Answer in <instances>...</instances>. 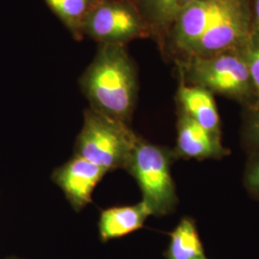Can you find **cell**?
Segmentation results:
<instances>
[{"instance_id":"cell-1","label":"cell","mask_w":259,"mask_h":259,"mask_svg":"<svg viewBox=\"0 0 259 259\" xmlns=\"http://www.w3.org/2000/svg\"><path fill=\"white\" fill-rule=\"evenodd\" d=\"M80 85L90 108L129 124L137 100L138 74L126 47L99 45Z\"/></svg>"},{"instance_id":"cell-2","label":"cell","mask_w":259,"mask_h":259,"mask_svg":"<svg viewBox=\"0 0 259 259\" xmlns=\"http://www.w3.org/2000/svg\"><path fill=\"white\" fill-rule=\"evenodd\" d=\"M139 138L129 124L112 119L89 108L75 144V156L83 157L107 172L126 169Z\"/></svg>"},{"instance_id":"cell-3","label":"cell","mask_w":259,"mask_h":259,"mask_svg":"<svg viewBox=\"0 0 259 259\" xmlns=\"http://www.w3.org/2000/svg\"><path fill=\"white\" fill-rule=\"evenodd\" d=\"M183 61L181 72L185 83L239 101H248L255 95L245 47L213 55L196 56Z\"/></svg>"},{"instance_id":"cell-4","label":"cell","mask_w":259,"mask_h":259,"mask_svg":"<svg viewBox=\"0 0 259 259\" xmlns=\"http://www.w3.org/2000/svg\"><path fill=\"white\" fill-rule=\"evenodd\" d=\"M174 153L139 139L125 170L137 181L142 202L152 215L164 216L177 203L176 188L171 175Z\"/></svg>"},{"instance_id":"cell-5","label":"cell","mask_w":259,"mask_h":259,"mask_svg":"<svg viewBox=\"0 0 259 259\" xmlns=\"http://www.w3.org/2000/svg\"><path fill=\"white\" fill-rule=\"evenodd\" d=\"M83 33L99 45L124 47L136 38L150 36L132 0H96L85 18Z\"/></svg>"},{"instance_id":"cell-6","label":"cell","mask_w":259,"mask_h":259,"mask_svg":"<svg viewBox=\"0 0 259 259\" xmlns=\"http://www.w3.org/2000/svg\"><path fill=\"white\" fill-rule=\"evenodd\" d=\"M232 0H196L185 8L174 21L165 39L185 59L195 44L211 26Z\"/></svg>"},{"instance_id":"cell-7","label":"cell","mask_w":259,"mask_h":259,"mask_svg":"<svg viewBox=\"0 0 259 259\" xmlns=\"http://www.w3.org/2000/svg\"><path fill=\"white\" fill-rule=\"evenodd\" d=\"M108 172L100 166L75 156L52 174V180L64 192L73 209L79 211L92 202L93 191Z\"/></svg>"},{"instance_id":"cell-8","label":"cell","mask_w":259,"mask_h":259,"mask_svg":"<svg viewBox=\"0 0 259 259\" xmlns=\"http://www.w3.org/2000/svg\"><path fill=\"white\" fill-rule=\"evenodd\" d=\"M176 152L187 158L220 157L228 153L221 143V137L208 132L184 113H181L178 121Z\"/></svg>"},{"instance_id":"cell-9","label":"cell","mask_w":259,"mask_h":259,"mask_svg":"<svg viewBox=\"0 0 259 259\" xmlns=\"http://www.w3.org/2000/svg\"><path fill=\"white\" fill-rule=\"evenodd\" d=\"M182 113L216 136L220 135V117L213 94L202 87L182 81L178 91Z\"/></svg>"},{"instance_id":"cell-10","label":"cell","mask_w":259,"mask_h":259,"mask_svg":"<svg viewBox=\"0 0 259 259\" xmlns=\"http://www.w3.org/2000/svg\"><path fill=\"white\" fill-rule=\"evenodd\" d=\"M152 213L144 202L133 205L110 207L103 210L98 222L99 236L102 242L118 239L144 226Z\"/></svg>"},{"instance_id":"cell-11","label":"cell","mask_w":259,"mask_h":259,"mask_svg":"<svg viewBox=\"0 0 259 259\" xmlns=\"http://www.w3.org/2000/svg\"><path fill=\"white\" fill-rule=\"evenodd\" d=\"M148 29L149 35L165 39L178 16L196 0H132Z\"/></svg>"},{"instance_id":"cell-12","label":"cell","mask_w":259,"mask_h":259,"mask_svg":"<svg viewBox=\"0 0 259 259\" xmlns=\"http://www.w3.org/2000/svg\"><path fill=\"white\" fill-rule=\"evenodd\" d=\"M164 256L166 259H208L191 219L184 218L170 233Z\"/></svg>"},{"instance_id":"cell-13","label":"cell","mask_w":259,"mask_h":259,"mask_svg":"<svg viewBox=\"0 0 259 259\" xmlns=\"http://www.w3.org/2000/svg\"><path fill=\"white\" fill-rule=\"evenodd\" d=\"M73 38L82 40L83 23L96 0H44Z\"/></svg>"},{"instance_id":"cell-14","label":"cell","mask_w":259,"mask_h":259,"mask_svg":"<svg viewBox=\"0 0 259 259\" xmlns=\"http://www.w3.org/2000/svg\"><path fill=\"white\" fill-rule=\"evenodd\" d=\"M245 56L254 93L259 101V35L251 33L250 40L245 47Z\"/></svg>"},{"instance_id":"cell-15","label":"cell","mask_w":259,"mask_h":259,"mask_svg":"<svg viewBox=\"0 0 259 259\" xmlns=\"http://www.w3.org/2000/svg\"><path fill=\"white\" fill-rule=\"evenodd\" d=\"M248 134L250 140L259 146V101L254 106V109L250 115Z\"/></svg>"},{"instance_id":"cell-16","label":"cell","mask_w":259,"mask_h":259,"mask_svg":"<svg viewBox=\"0 0 259 259\" xmlns=\"http://www.w3.org/2000/svg\"><path fill=\"white\" fill-rule=\"evenodd\" d=\"M247 182L251 189L259 192V159L250 168Z\"/></svg>"},{"instance_id":"cell-17","label":"cell","mask_w":259,"mask_h":259,"mask_svg":"<svg viewBox=\"0 0 259 259\" xmlns=\"http://www.w3.org/2000/svg\"><path fill=\"white\" fill-rule=\"evenodd\" d=\"M252 34L259 35V0H254L252 10Z\"/></svg>"},{"instance_id":"cell-18","label":"cell","mask_w":259,"mask_h":259,"mask_svg":"<svg viewBox=\"0 0 259 259\" xmlns=\"http://www.w3.org/2000/svg\"><path fill=\"white\" fill-rule=\"evenodd\" d=\"M10 259H20V258H17V257H13V258H10Z\"/></svg>"}]
</instances>
